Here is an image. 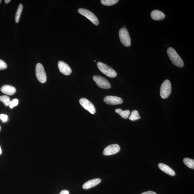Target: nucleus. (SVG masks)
Segmentation results:
<instances>
[{
	"label": "nucleus",
	"mask_w": 194,
	"mask_h": 194,
	"mask_svg": "<svg viewBox=\"0 0 194 194\" xmlns=\"http://www.w3.org/2000/svg\"><path fill=\"white\" fill-rule=\"evenodd\" d=\"M167 53L169 58L174 65L178 67L184 66V62L182 59L178 54L175 49L170 47L168 49Z\"/></svg>",
	"instance_id": "nucleus-1"
},
{
	"label": "nucleus",
	"mask_w": 194,
	"mask_h": 194,
	"mask_svg": "<svg viewBox=\"0 0 194 194\" xmlns=\"http://www.w3.org/2000/svg\"><path fill=\"white\" fill-rule=\"evenodd\" d=\"M97 66L99 70L103 74L110 78H114L117 75V73L111 67L101 62L97 63Z\"/></svg>",
	"instance_id": "nucleus-2"
},
{
	"label": "nucleus",
	"mask_w": 194,
	"mask_h": 194,
	"mask_svg": "<svg viewBox=\"0 0 194 194\" xmlns=\"http://www.w3.org/2000/svg\"><path fill=\"white\" fill-rule=\"evenodd\" d=\"M119 35L122 44L126 47H130L131 44V40L127 29L125 27L121 29Z\"/></svg>",
	"instance_id": "nucleus-3"
},
{
	"label": "nucleus",
	"mask_w": 194,
	"mask_h": 194,
	"mask_svg": "<svg viewBox=\"0 0 194 194\" xmlns=\"http://www.w3.org/2000/svg\"><path fill=\"white\" fill-rule=\"evenodd\" d=\"M171 82L167 80L164 81L160 88V94L162 98H167L171 94Z\"/></svg>",
	"instance_id": "nucleus-4"
},
{
	"label": "nucleus",
	"mask_w": 194,
	"mask_h": 194,
	"mask_svg": "<svg viewBox=\"0 0 194 194\" xmlns=\"http://www.w3.org/2000/svg\"><path fill=\"white\" fill-rule=\"evenodd\" d=\"M78 12L80 14L84 16L87 19L90 20L94 25L96 26L99 25V21L98 19L92 12L84 9H79Z\"/></svg>",
	"instance_id": "nucleus-5"
},
{
	"label": "nucleus",
	"mask_w": 194,
	"mask_h": 194,
	"mask_svg": "<svg viewBox=\"0 0 194 194\" xmlns=\"http://www.w3.org/2000/svg\"><path fill=\"white\" fill-rule=\"evenodd\" d=\"M36 75L40 82L44 83L47 81V75L43 65L37 63L36 67Z\"/></svg>",
	"instance_id": "nucleus-6"
},
{
	"label": "nucleus",
	"mask_w": 194,
	"mask_h": 194,
	"mask_svg": "<svg viewBox=\"0 0 194 194\" xmlns=\"http://www.w3.org/2000/svg\"><path fill=\"white\" fill-rule=\"evenodd\" d=\"M93 78L97 85L101 88L109 89L111 87L110 83L107 80L103 77L99 76H95Z\"/></svg>",
	"instance_id": "nucleus-7"
},
{
	"label": "nucleus",
	"mask_w": 194,
	"mask_h": 194,
	"mask_svg": "<svg viewBox=\"0 0 194 194\" xmlns=\"http://www.w3.org/2000/svg\"><path fill=\"white\" fill-rule=\"evenodd\" d=\"M80 103L83 108L88 111L90 113L93 114L95 113L96 109L94 105L86 99L82 98L80 100Z\"/></svg>",
	"instance_id": "nucleus-8"
},
{
	"label": "nucleus",
	"mask_w": 194,
	"mask_h": 194,
	"mask_svg": "<svg viewBox=\"0 0 194 194\" xmlns=\"http://www.w3.org/2000/svg\"><path fill=\"white\" fill-rule=\"evenodd\" d=\"M120 147L118 144H112L109 145L105 148L103 154L104 155L109 156L117 153L120 151Z\"/></svg>",
	"instance_id": "nucleus-9"
},
{
	"label": "nucleus",
	"mask_w": 194,
	"mask_h": 194,
	"mask_svg": "<svg viewBox=\"0 0 194 194\" xmlns=\"http://www.w3.org/2000/svg\"><path fill=\"white\" fill-rule=\"evenodd\" d=\"M104 102L109 105H116L120 104L123 102L122 99L116 96H108L104 99Z\"/></svg>",
	"instance_id": "nucleus-10"
},
{
	"label": "nucleus",
	"mask_w": 194,
	"mask_h": 194,
	"mask_svg": "<svg viewBox=\"0 0 194 194\" xmlns=\"http://www.w3.org/2000/svg\"><path fill=\"white\" fill-rule=\"evenodd\" d=\"M58 67L60 72L63 74L68 76L72 73V71L70 67L67 63L63 61H59Z\"/></svg>",
	"instance_id": "nucleus-11"
},
{
	"label": "nucleus",
	"mask_w": 194,
	"mask_h": 194,
	"mask_svg": "<svg viewBox=\"0 0 194 194\" xmlns=\"http://www.w3.org/2000/svg\"><path fill=\"white\" fill-rule=\"evenodd\" d=\"M1 90L3 93L10 96L13 95L16 91L14 87L9 85H5L2 86Z\"/></svg>",
	"instance_id": "nucleus-12"
},
{
	"label": "nucleus",
	"mask_w": 194,
	"mask_h": 194,
	"mask_svg": "<svg viewBox=\"0 0 194 194\" xmlns=\"http://www.w3.org/2000/svg\"><path fill=\"white\" fill-rule=\"evenodd\" d=\"M102 180L100 178H96L90 180L84 183L83 185V189H88L93 187L101 183Z\"/></svg>",
	"instance_id": "nucleus-13"
},
{
	"label": "nucleus",
	"mask_w": 194,
	"mask_h": 194,
	"mask_svg": "<svg viewBox=\"0 0 194 194\" xmlns=\"http://www.w3.org/2000/svg\"><path fill=\"white\" fill-rule=\"evenodd\" d=\"M151 16L152 19L156 21L161 20L165 17V15L163 12L158 10H155L152 11Z\"/></svg>",
	"instance_id": "nucleus-14"
},
{
	"label": "nucleus",
	"mask_w": 194,
	"mask_h": 194,
	"mask_svg": "<svg viewBox=\"0 0 194 194\" xmlns=\"http://www.w3.org/2000/svg\"><path fill=\"white\" fill-rule=\"evenodd\" d=\"M158 167L160 170L168 175L171 176H175V171L165 164L160 163L158 165Z\"/></svg>",
	"instance_id": "nucleus-15"
},
{
	"label": "nucleus",
	"mask_w": 194,
	"mask_h": 194,
	"mask_svg": "<svg viewBox=\"0 0 194 194\" xmlns=\"http://www.w3.org/2000/svg\"><path fill=\"white\" fill-rule=\"evenodd\" d=\"M115 111L117 113L120 115L124 119H127L130 115V112L129 110H123L122 109H116Z\"/></svg>",
	"instance_id": "nucleus-16"
},
{
	"label": "nucleus",
	"mask_w": 194,
	"mask_h": 194,
	"mask_svg": "<svg viewBox=\"0 0 194 194\" xmlns=\"http://www.w3.org/2000/svg\"><path fill=\"white\" fill-rule=\"evenodd\" d=\"M184 164L188 167L191 169H194V160L189 158H185L183 159Z\"/></svg>",
	"instance_id": "nucleus-17"
},
{
	"label": "nucleus",
	"mask_w": 194,
	"mask_h": 194,
	"mask_svg": "<svg viewBox=\"0 0 194 194\" xmlns=\"http://www.w3.org/2000/svg\"><path fill=\"white\" fill-rule=\"evenodd\" d=\"M23 8V6L22 4H20L17 10L15 16V21L16 23H18L19 22L20 17L21 15L22 12Z\"/></svg>",
	"instance_id": "nucleus-18"
},
{
	"label": "nucleus",
	"mask_w": 194,
	"mask_h": 194,
	"mask_svg": "<svg viewBox=\"0 0 194 194\" xmlns=\"http://www.w3.org/2000/svg\"><path fill=\"white\" fill-rule=\"evenodd\" d=\"M140 118V117L139 115V113L137 111L134 110L131 113L130 116L129 117V120L132 121L136 120L139 119Z\"/></svg>",
	"instance_id": "nucleus-19"
},
{
	"label": "nucleus",
	"mask_w": 194,
	"mask_h": 194,
	"mask_svg": "<svg viewBox=\"0 0 194 194\" xmlns=\"http://www.w3.org/2000/svg\"><path fill=\"white\" fill-rule=\"evenodd\" d=\"M0 101L2 102L6 106H9L11 102V99L7 95L0 96Z\"/></svg>",
	"instance_id": "nucleus-20"
},
{
	"label": "nucleus",
	"mask_w": 194,
	"mask_h": 194,
	"mask_svg": "<svg viewBox=\"0 0 194 194\" xmlns=\"http://www.w3.org/2000/svg\"><path fill=\"white\" fill-rule=\"evenodd\" d=\"M118 0H101V2L103 5L106 6H111L115 5L117 3Z\"/></svg>",
	"instance_id": "nucleus-21"
},
{
	"label": "nucleus",
	"mask_w": 194,
	"mask_h": 194,
	"mask_svg": "<svg viewBox=\"0 0 194 194\" xmlns=\"http://www.w3.org/2000/svg\"><path fill=\"white\" fill-rule=\"evenodd\" d=\"M19 104V100L17 99H15L11 101L9 105V108L11 109H12L15 106H16Z\"/></svg>",
	"instance_id": "nucleus-22"
},
{
	"label": "nucleus",
	"mask_w": 194,
	"mask_h": 194,
	"mask_svg": "<svg viewBox=\"0 0 194 194\" xmlns=\"http://www.w3.org/2000/svg\"><path fill=\"white\" fill-rule=\"evenodd\" d=\"M7 65L3 60L0 59V70H3L6 69Z\"/></svg>",
	"instance_id": "nucleus-23"
},
{
	"label": "nucleus",
	"mask_w": 194,
	"mask_h": 194,
	"mask_svg": "<svg viewBox=\"0 0 194 194\" xmlns=\"http://www.w3.org/2000/svg\"><path fill=\"white\" fill-rule=\"evenodd\" d=\"M8 116L7 115L1 114L0 115V118L3 122H6L8 120Z\"/></svg>",
	"instance_id": "nucleus-24"
},
{
	"label": "nucleus",
	"mask_w": 194,
	"mask_h": 194,
	"mask_svg": "<svg viewBox=\"0 0 194 194\" xmlns=\"http://www.w3.org/2000/svg\"><path fill=\"white\" fill-rule=\"evenodd\" d=\"M141 194H157L155 192L152 191H148L147 192H144Z\"/></svg>",
	"instance_id": "nucleus-25"
},
{
	"label": "nucleus",
	"mask_w": 194,
	"mask_h": 194,
	"mask_svg": "<svg viewBox=\"0 0 194 194\" xmlns=\"http://www.w3.org/2000/svg\"><path fill=\"white\" fill-rule=\"evenodd\" d=\"M69 192L67 190H63L61 191L59 194H69Z\"/></svg>",
	"instance_id": "nucleus-26"
},
{
	"label": "nucleus",
	"mask_w": 194,
	"mask_h": 194,
	"mask_svg": "<svg viewBox=\"0 0 194 194\" xmlns=\"http://www.w3.org/2000/svg\"><path fill=\"white\" fill-rule=\"evenodd\" d=\"M11 1V0H5V3L8 4Z\"/></svg>",
	"instance_id": "nucleus-27"
},
{
	"label": "nucleus",
	"mask_w": 194,
	"mask_h": 194,
	"mask_svg": "<svg viewBox=\"0 0 194 194\" xmlns=\"http://www.w3.org/2000/svg\"><path fill=\"white\" fill-rule=\"evenodd\" d=\"M2 153V150L1 147V146H0V155Z\"/></svg>",
	"instance_id": "nucleus-28"
},
{
	"label": "nucleus",
	"mask_w": 194,
	"mask_h": 194,
	"mask_svg": "<svg viewBox=\"0 0 194 194\" xmlns=\"http://www.w3.org/2000/svg\"><path fill=\"white\" fill-rule=\"evenodd\" d=\"M1 2H2V1H1V0H0V4H1Z\"/></svg>",
	"instance_id": "nucleus-29"
},
{
	"label": "nucleus",
	"mask_w": 194,
	"mask_h": 194,
	"mask_svg": "<svg viewBox=\"0 0 194 194\" xmlns=\"http://www.w3.org/2000/svg\"><path fill=\"white\" fill-rule=\"evenodd\" d=\"M0 129H1V127H0Z\"/></svg>",
	"instance_id": "nucleus-30"
}]
</instances>
